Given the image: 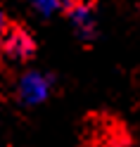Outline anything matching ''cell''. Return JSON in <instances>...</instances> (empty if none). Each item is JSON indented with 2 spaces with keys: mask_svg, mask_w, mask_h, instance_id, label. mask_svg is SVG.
<instances>
[{
  "mask_svg": "<svg viewBox=\"0 0 140 147\" xmlns=\"http://www.w3.org/2000/svg\"><path fill=\"white\" fill-rule=\"evenodd\" d=\"M17 93H19L22 102L26 105H38L45 97L50 95V78L41 71H26L19 78V86H17Z\"/></svg>",
  "mask_w": 140,
  "mask_h": 147,
  "instance_id": "1",
  "label": "cell"
},
{
  "mask_svg": "<svg viewBox=\"0 0 140 147\" xmlns=\"http://www.w3.org/2000/svg\"><path fill=\"white\" fill-rule=\"evenodd\" d=\"M3 48L12 59H26L33 52V40L24 29H7L3 36Z\"/></svg>",
  "mask_w": 140,
  "mask_h": 147,
  "instance_id": "2",
  "label": "cell"
},
{
  "mask_svg": "<svg viewBox=\"0 0 140 147\" xmlns=\"http://www.w3.org/2000/svg\"><path fill=\"white\" fill-rule=\"evenodd\" d=\"M69 17H71V24L81 38H90L93 31H95V10H93L90 0H83V3L74 5L69 10Z\"/></svg>",
  "mask_w": 140,
  "mask_h": 147,
  "instance_id": "3",
  "label": "cell"
},
{
  "mask_svg": "<svg viewBox=\"0 0 140 147\" xmlns=\"http://www.w3.org/2000/svg\"><path fill=\"white\" fill-rule=\"evenodd\" d=\"M33 3V7L38 10L41 14H52V12H57V10H71L74 5H78V3H83V0H31Z\"/></svg>",
  "mask_w": 140,
  "mask_h": 147,
  "instance_id": "4",
  "label": "cell"
},
{
  "mask_svg": "<svg viewBox=\"0 0 140 147\" xmlns=\"http://www.w3.org/2000/svg\"><path fill=\"white\" fill-rule=\"evenodd\" d=\"M7 29H10V26H7V17H5V12L0 10V38H3V36L7 33Z\"/></svg>",
  "mask_w": 140,
  "mask_h": 147,
  "instance_id": "5",
  "label": "cell"
}]
</instances>
